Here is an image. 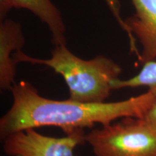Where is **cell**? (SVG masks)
<instances>
[{
	"instance_id": "cell-11",
	"label": "cell",
	"mask_w": 156,
	"mask_h": 156,
	"mask_svg": "<svg viewBox=\"0 0 156 156\" xmlns=\"http://www.w3.org/2000/svg\"><path fill=\"white\" fill-rule=\"evenodd\" d=\"M14 156H25V155H21V154H17V155H15Z\"/></svg>"
},
{
	"instance_id": "cell-9",
	"label": "cell",
	"mask_w": 156,
	"mask_h": 156,
	"mask_svg": "<svg viewBox=\"0 0 156 156\" xmlns=\"http://www.w3.org/2000/svg\"><path fill=\"white\" fill-rule=\"evenodd\" d=\"M106 2V3L108 5V8L110 9L111 12L114 15V17L116 18L117 22L119 23V24L121 26L123 30H124L125 32L127 34V36H129V30L126 26L125 21L124 20L122 19V15H121V5L119 0H104Z\"/></svg>"
},
{
	"instance_id": "cell-6",
	"label": "cell",
	"mask_w": 156,
	"mask_h": 156,
	"mask_svg": "<svg viewBox=\"0 0 156 156\" xmlns=\"http://www.w3.org/2000/svg\"><path fill=\"white\" fill-rule=\"evenodd\" d=\"M12 9H25L38 17L51 31L54 46L67 45L66 27L61 12L51 0H0V19H6Z\"/></svg>"
},
{
	"instance_id": "cell-8",
	"label": "cell",
	"mask_w": 156,
	"mask_h": 156,
	"mask_svg": "<svg viewBox=\"0 0 156 156\" xmlns=\"http://www.w3.org/2000/svg\"><path fill=\"white\" fill-rule=\"evenodd\" d=\"M112 86L113 90L147 87L148 91L156 97V61L152 60L145 62L137 75L125 80H116L114 81Z\"/></svg>"
},
{
	"instance_id": "cell-10",
	"label": "cell",
	"mask_w": 156,
	"mask_h": 156,
	"mask_svg": "<svg viewBox=\"0 0 156 156\" xmlns=\"http://www.w3.org/2000/svg\"><path fill=\"white\" fill-rule=\"evenodd\" d=\"M144 118L156 130V101L154 103L151 108L148 110Z\"/></svg>"
},
{
	"instance_id": "cell-7",
	"label": "cell",
	"mask_w": 156,
	"mask_h": 156,
	"mask_svg": "<svg viewBox=\"0 0 156 156\" xmlns=\"http://www.w3.org/2000/svg\"><path fill=\"white\" fill-rule=\"evenodd\" d=\"M25 43L21 25L6 18L0 23V87L10 90L15 85L17 63L13 52L20 51Z\"/></svg>"
},
{
	"instance_id": "cell-3",
	"label": "cell",
	"mask_w": 156,
	"mask_h": 156,
	"mask_svg": "<svg viewBox=\"0 0 156 156\" xmlns=\"http://www.w3.org/2000/svg\"><path fill=\"white\" fill-rule=\"evenodd\" d=\"M95 156H156V130L145 118L125 117L85 134Z\"/></svg>"
},
{
	"instance_id": "cell-5",
	"label": "cell",
	"mask_w": 156,
	"mask_h": 156,
	"mask_svg": "<svg viewBox=\"0 0 156 156\" xmlns=\"http://www.w3.org/2000/svg\"><path fill=\"white\" fill-rule=\"evenodd\" d=\"M131 1L135 12L124 21L130 34L142 45L138 60L143 64L156 58V0Z\"/></svg>"
},
{
	"instance_id": "cell-1",
	"label": "cell",
	"mask_w": 156,
	"mask_h": 156,
	"mask_svg": "<svg viewBox=\"0 0 156 156\" xmlns=\"http://www.w3.org/2000/svg\"><path fill=\"white\" fill-rule=\"evenodd\" d=\"M11 108L0 119V136L28 129L52 126L69 134L77 129L106 125L125 117L144 118L156 101L151 92L116 102L87 103L68 99L52 100L39 94L34 85L21 81L10 88Z\"/></svg>"
},
{
	"instance_id": "cell-2",
	"label": "cell",
	"mask_w": 156,
	"mask_h": 156,
	"mask_svg": "<svg viewBox=\"0 0 156 156\" xmlns=\"http://www.w3.org/2000/svg\"><path fill=\"white\" fill-rule=\"evenodd\" d=\"M15 62L41 64L54 69L64 78L69 99L81 103H104L113 90L112 83L119 79L122 68L112 58L99 55L85 60L71 52L67 45L55 46L47 59L32 57L20 51L13 56Z\"/></svg>"
},
{
	"instance_id": "cell-4",
	"label": "cell",
	"mask_w": 156,
	"mask_h": 156,
	"mask_svg": "<svg viewBox=\"0 0 156 156\" xmlns=\"http://www.w3.org/2000/svg\"><path fill=\"white\" fill-rule=\"evenodd\" d=\"M85 134L84 129H77L63 137H53L28 129L7 136L3 147L11 156H75V147L85 142Z\"/></svg>"
}]
</instances>
